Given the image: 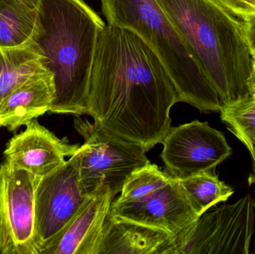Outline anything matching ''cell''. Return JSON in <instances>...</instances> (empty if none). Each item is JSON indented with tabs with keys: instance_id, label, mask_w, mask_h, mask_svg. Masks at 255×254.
<instances>
[{
	"instance_id": "obj_1",
	"label": "cell",
	"mask_w": 255,
	"mask_h": 254,
	"mask_svg": "<svg viewBox=\"0 0 255 254\" xmlns=\"http://www.w3.org/2000/svg\"><path fill=\"white\" fill-rule=\"evenodd\" d=\"M177 102L172 79L154 51L130 30L107 24L88 93L94 125L148 152L170 129L169 113Z\"/></svg>"
},
{
	"instance_id": "obj_21",
	"label": "cell",
	"mask_w": 255,
	"mask_h": 254,
	"mask_svg": "<svg viewBox=\"0 0 255 254\" xmlns=\"http://www.w3.org/2000/svg\"><path fill=\"white\" fill-rule=\"evenodd\" d=\"M246 28H247V40H248L252 56H253L255 79V17L250 18L246 20Z\"/></svg>"
},
{
	"instance_id": "obj_13",
	"label": "cell",
	"mask_w": 255,
	"mask_h": 254,
	"mask_svg": "<svg viewBox=\"0 0 255 254\" xmlns=\"http://www.w3.org/2000/svg\"><path fill=\"white\" fill-rule=\"evenodd\" d=\"M56 96L55 79L49 70L31 76L13 91L0 107V127L10 131L25 126L50 112Z\"/></svg>"
},
{
	"instance_id": "obj_2",
	"label": "cell",
	"mask_w": 255,
	"mask_h": 254,
	"mask_svg": "<svg viewBox=\"0 0 255 254\" xmlns=\"http://www.w3.org/2000/svg\"><path fill=\"white\" fill-rule=\"evenodd\" d=\"M34 43L53 74L56 96L50 113L88 114L91 73L107 24L84 0H37Z\"/></svg>"
},
{
	"instance_id": "obj_14",
	"label": "cell",
	"mask_w": 255,
	"mask_h": 254,
	"mask_svg": "<svg viewBox=\"0 0 255 254\" xmlns=\"http://www.w3.org/2000/svg\"><path fill=\"white\" fill-rule=\"evenodd\" d=\"M175 238L155 228L110 216L97 254H173Z\"/></svg>"
},
{
	"instance_id": "obj_16",
	"label": "cell",
	"mask_w": 255,
	"mask_h": 254,
	"mask_svg": "<svg viewBox=\"0 0 255 254\" xmlns=\"http://www.w3.org/2000/svg\"><path fill=\"white\" fill-rule=\"evenodd\" d=\"M38 23L37 7L26 0H0V46L16 47L33 42Z\"/></svg>"
},
{
	"instance_id": "obj_15",
	"label": "cell",
	"mask_w": 255,
	"mask_h": 254,
	"mask_svg": "<svg viewBox=\"0 0 255 254\" xmlns=\"http://www.w3.org/2000/svg\"><path fill=\"white\" fill-rule=\"evenodd\" d=\"M45 70H49L34 43L16 47L0 46V107L18 86Z\"/></svg>"
},
{
	"instance_id": "obj_18",
	"label": "cell",
	"mask_w": 255,
	"mask_h": 254,
	"mask_svg": "<svg viewBox=\"0 0 255 254\" xmlns=\"http://www.w3.org/2000/svg\"><path fill=\"white\" fill-rule=\"evenodd\" d=\"M220 113L229 131L250 150L255 143V94L223 104Z\"/></svg>"
},
{
	"instance_id": "obj_4",
	"label": "cell",
	"mask_w": 255,
	"mask_h": 254,
	"mask_svg": "<svg viewBox=\"0 0 255 254\" xmlns=\"http://www.w3.org/2000/svg\"><path fill=\"white\" fill-rule=\"evenodd\" d=\"M108 25L139 36L160 58L178 102L201 112H220L221 101L208 75L157 0H100Z\"/></svg>"
},
{
	"instance_id": "obj_7",
	"label": "cell",
	"mask_w": 255,
	"mask_h": 254,
	"mask_svg": "<svg viewBox=\"0 0 255 254\" xmlns=\"http://www.w3.org/2000/svg\"><path fill=\"white\" fill-rule=\"evenodd\" d=\"M39 179L6 161L0 164V254H40L35 214Z\"/></svg>"
},
{
	"instance_id": "obj_17",
	"label": "cell",
	"mask_w": 255,
	"mask_h": 254,
	"mask_svg": "<svg viewBox=\"0 0 255 254\" xmlns=\"http://www.w3.org/2000/svg\"><path fill=\"white\" fill-rule=\"evenodd\" d=\"M177 179L199 216L218 203L227 201L235 192L233 188L220 180L211 170Z\"/></svg>"
},
{
	"instance_id": "obj_11",
	"label": "cell",
	"mask_w": 255,
	"mask_h": 254,
	"mask_svg": "<svg viewBox=\"0 0 255 254\" xmlns=\"http://www.w3.org/2000/svg\"><path fill=\"white\" fill-rule=\"evenodd\" d=\"M79 148L67 138H58L34 119L9 140L3 155L6 162L42 177L61 167Z\"/></svg>"
},
{
	"instance_id": "obj_3",
	"label": "cell",
	"mask_w": 255,
	"mask_h": 254,
	"mask_svg": "<svg viewBox=\"0 0 255 254\" xmlns=\"http://www.w3.org/2000/svg\"><path fill=\"white\" fill-rule=\"evenodd\" d=\"M199 60L222 105L255 94L246 20L217 0H157Z\"/></svg>"
},
{
	"instance_id": "obj_22",
	"label": "cell",
	"mask_w": 255,
	"mask_h": 254,
	"mask_svg": "<svg viewBox=\"0 0 255 254\" xmlns=\"http://www.w3.org/2000/svg\"><path fill=\"white\" fill-rule=\"evenodd\" d=\"M250 152L251 153L252 156H253V161H254V164L255 165V143L254 145H253V147L251 148V149H250ZM254 206L255 207V202H254Z\"/></svg>"
},
{
	"instance_id": "obj_5",
	"label": "cell",
	"mask_w": 255,
	"mask_h": 254,
	"mask_svg": "<svg viewBox=\"0 0 255 254\" xmlns=\"http://www.w3.org/2000/svg\"><path fill=\"white\" fill-rule=\"evenodd\" d=\"M74 127L85 141L79 149V173L88 193L103 184L121 193L128 177L150 164L142 146L107 134L88 119L77 116Z\"/></svg>"
},
{
	"instance_id": "obj_9",
	"label": "cell",
	"mask_w": 255,
	"mask_h": 254,
	"mask_svg": "<svg viewBox=\"0 0 255 254\" xmlns=\"http://www.w3.org/2000/svg\"><path fill=\"white\" fill-rule=\"evenodd\" d=\"M161 143L160 158L168 172L178 179L211 171L232 154L223 133L198 120L171 127Z\"/></svg>"
},
{
	"instance_id": "obj_10",
	"label": "cell",
	"mask_w": 255,
	"mask_h": 254,
	"mask_svg": "<svg viewBox=\"0 0 255 254\" xmlns=\"http://www.w3.org/2000/svg\"><path fill=\"white\" fill-rule=\"evenodd\" d=\"M110 216L160 230L175 239L187 232L200 217L173 176L161 189L140 201L126 203L115 199Z\"/></svg>"
},
{
	"instance_id": "obj_23",
	"label": "cell",
	"mask_w": 255,
	"mask_h": 254,
	"mask_svg": "<svg viewBox=\"0 0 255 254\" xmlns=\"http://www.w3.org/2000/svg\"><path fill=\"white\" fill-rule=\"evenodd\" d=\"M26 1H28L31 6H34V7H35L36 4H37V0H26Z\"/></svg>"
},
{
	"instance_id": "obj_8",
	"label": "cell",
	"mask_w": 255,
	"mask_h": 254,
	"mask_svg": "<svg viewBox=\"0 0 255 254\" xmlns=\"http://www.w3.org/2000/svg\"><path fill=\"white\" fill-rule=\"evenodd\" d=\"M90 195L80 180L79 150L59 168L40 177L35 194L36 236L40 254L61 235Z\"/></svg>"
},
{
	"instance_id": "obj_12",
	"label": "cell",
	"mask_w": 255,
	"mask_h": 254,
	"mask_svg": "<svg viewBox=\"0 0 255 254\" xmlns=\"http://www.w3.org/2000/svg\"><path fill=\"white\" fill-rule=\"evenodd\" d=\"M117 193L109 185L97 187L61 235L41 254H97L106 219Z\"/></svg>"
},
{
	"instance_id": "obj_6",
	"label": "cell",
	"mask_w": 255,
	"mask_h": 254,
	"mask_svg": "<svg viewBox=\"0 0 255 254\" xmlns=\"http://www.w3.org/2000/svg\"><path fill=\"white\" fill-rule=\"evenodd\" d=\"M254 201L246 195L233 204L205 212L174 240L173 254H249L255 231Z\"/></svg>"
},
{
	"instance_id": "obj_20",
	"label": "cell",
	"mask_w": 255,
	"mask_h": 254,
	"mask_svg": "<svg viewBox=\"0 0 255 254\" xmlns=\"http://www.w3.org/2000/svg\"><path fill=\"white\" fill-rule=\"evenodd\" d=\"M241 19L255 17V0H217Z\"/></svg>"
},
{
	"instance_id": "obj_19",
	"label": "cell",
	"mask_w": 255,
	"mask_h": 254,
	"mask_svg": "<svg viewBox=\"0 0 255 254\" xmlns=\"http://www.w3.org/2000/svg\"><path fill=\"white\" fill-rule=\"evenodd\" d=\"M172 175L161 171L155 164L138 169L126 180L121 195L115 201L118 202H135L149 196L161 189L170 180Z\"/></svg>"
}]
</instances>
